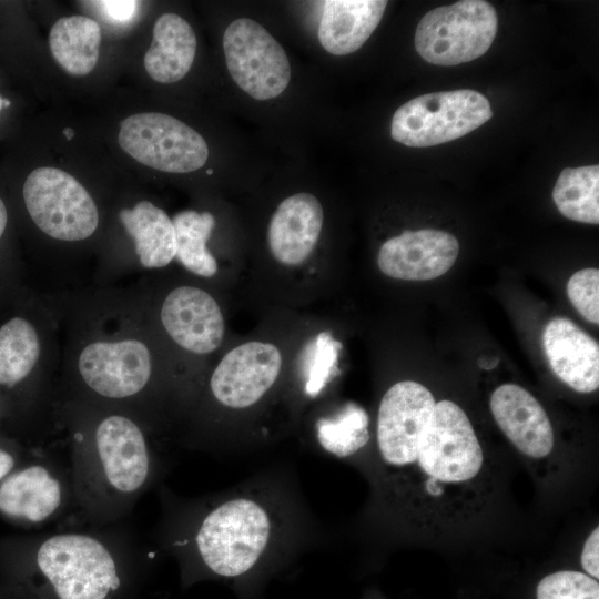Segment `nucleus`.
I'll return each mask as SVG.
<instances>
[{"mask_svg": "<svg viewBox=\"0 0 599 599\" xmlns=\"http://www.w3.org/2000/svg\"><path fill=\"white\" fill-rule=\"evenodd\" d=\"M324 539L294 469L276 464L223 494L199 521L193 545L203 570L236 599H264L268 583Z\"/></svg>", "mask_w": 599, "mask_h": 599, "instance_id": "f257e3e1", "label": "nucleus"}, {"mask_svg": "<svg viewBox=\"0 0 599 599\" xmlns=\"http://www.w3.org/2000/svg\"><path fill=\"white\" fill-rule=\"evenodd\" d=\"M497 28V12L489 2L463 0L423 17L416 28L415 48L428 63L457 65L485 54Z\"/></svg>", "mask_w": 599, "mask_h": 599, "instance_id": "f03ea898", "label": "nucleus"}, {"mask_svg": "<svg viewBox=\"0 0 599 599\" xmlns=\"http://www.w3.org/2000/svg\"><path fill=\"white\" fill-rule=\"evenodd\" d=\"M491 116L488 99L477 91L428 93L409 100L395 111L390 135L407 146H432L461 138Z\"/></svg>", "mask_w": 599, "mask_h": 599, "instance_id": "7ed1b4c3", "label": "nucleus"}, {"mask_svg": "<svg viewBox=\"0 0 599 599\" xmlns=\"http://www.w3.org/2000/svg\"><path fill=\"white\" fill-rule=\"evenodd\" d=\"M37 562L59 599H106L120 585L112 556L88 536L49 538L39 548Z\"/></svg>", "mask_w": 599, "mask_h": 599, "instance_id": "20e7f679", "label": "nucleus"}, {"mask_svg": "<svg viewBox=\"0 0 599 599\" xmlns=\"http://www.w3.org/2000/svg\"><path fill=\"white\" fill-rule=\"evenodd\" d=\"M22 194L32 221L53 238L81 241L98 227L93 199L78 180L60 169L33 170L26 179Z\"/></svg>", "mask_w": 599, "mask_h": 599, "instance_id": "39448f33", "label": "nucleus"}, {"mask_svg": "<svg viewBox=\"0 0 599 599\" xmlns=\"http://www.w3.org/2000/svg\"><path fill=\"white\" fill-rule=\"evenodd\" d=\"M118 141L141 164L167 173L196 171L209 158L201 134L179 119L159 112L135 113L123 120Z\"/></svg>", "mask_w": 599, "mask_h": 599, "instance_id": "423d86ee", "label": "nucleus"}, {"mask_svg": "<svg viewBox=\"0 0 599 599\" xmlns=\"http://www.w3.org/2000/svg\"><path fill=\"white\" fill-rule=\"evenodd\" d=\"M223 49L233 81L253 99L270 100L287 88L288 58L258 22L246 18L231 22L223 34Z\"/></svg>", "mask_w": 599, "mask_h": 599, "instance_id": "0eeeda50", "label": "nucleus"}, {"mask_svg": "<svg viewBox=\"0 0 599 599\" xmlns=\"http://www.w3.org/2000/svg\"><path fill=\"white\" fill-rule=\"evenodd\" d=\"M483 450L465 412L454 402L435 404L419 444L416 461L428 476L444 483L474 478L483 466Z\"/></svg>", "mask_w": 599, "mask_h": 599, "instance_id": "6e6552de", "label": "nucleus"}, {"mask_svg": "<svg viewBox=\"0 0 599 599\" xmlns=\"http://www.w3.org/2000/svg\"><path fill=\"white\" fill-rule=\"evenodd\" d=\"M435 404L429 389L414 380L398 382L386 390L376 424V443L383 464L402 468L416 463Z\"/></svg>", "mask_w": 599, "mask_h": 599, "instance_id": "1a4fd4ad", "label": "nucleus"}, {"mask_svg": "<svg viewBox=\"0 0 599 599\" xmlns=\"http://www.w3.org/2000/svg\"><path fill=\"white\" fill-rule=\"evenodd\" d=\"M282 367L278 348L248 342L231 349L214 369L210 388L225 408L246 410L257 405L276 383Z\"/></svg>", "mask_w": 599, "mask_h": 599, "instance_id": "9d476101", "label": "nucleus"}, {"mask_svg": "<svg viewBox=\"0 0 599 599\" xmlns=\"http://www.w3.org/2000/svg\"><path fill=\"white\" fill-rule=\"evenodd\" d=\"M79 372L89 387L110 398L140 392L151 375L148 347L138 339L95 342L80 354Z\"/></svg>", "mask_w": 599, "mask_h": 599, "instance_id": "9b49d317", "label": "nucleus"}, {"mask_svg": "<svg viewBox=\"0 0 599 599\" xmlns=\"http://www.w3.org/2000/svg\"><path fill=\"white\" fill-rule=\"evenodd\" d=\"M459 253L457 238L445 231H404L379 248L377 264L387 276L405 281H427L445 274Z\"/></svg>", "mask_w": 599, "mask_h": 599, "instance_id": "f8f14e48", "label": "nucleus"}, {"mask_svg": "<svg viewBox=\"0 0 599 599\" xmlns=\"http://www.w3.org/2000/svg\"><path fill=\"white\" fill-rule=\"evenodd\" d=\"M161 319L181 347L196 354L216 349L224 336V318L215 300L193 286L173 290L164 300Z\"/></svg>", "mask_w": 599, "mask_h": 599, "instance_id": "ddd939ff", "label": "nucleus"}, {"mask_svg": "<svg viewBox=\"0 0 599 599\" xmlns=\"http://www.w3.org/2000/svg\"><path fill=\"white\" fill-rule=\"evenodd\" d=\"M491 414L507 438L525 455L544 458L554 447L550 420L540 403L524 387L504 384L490 397Z\"/></svg>", "mask_w": 599, "mask_h": 599, "instance_id": "4468645a", "label": "nucleus"}, {"mask_svg": "<svg viewBox=\"0 0 599 599\" xmlns=\"http://www.w3.org/2000/svg\"><path fill=\"white\" fill-rule=\"evenodd\" d=\"M542 346L556 376L579 393L599 387V345L566 317H555L542 333Z\"/></svg>", "mask_w": 599, "mask_h": 599, "instance_id": "2eb2a0df", "label": "nucleus"}, {"mask_svg": "<svg viewBox=\"0 0 599 599\" xmlns=\"http://www.w3.org/2000/svg\"><path fill=\"white\" fill-rule=\"evenodd\" d=\"M323 221V206L311 193L300 192L282 201L267 231L273 257L287 266L302 264L318 242Z\"/></svg>", "mask_w": 599, "mask_h": 599, "instance_id": "dca6fc26", "label": "nucleus"}, {"mask_svg": "<svg viewBox=\"0 0 599 599\" xmlns=\"http://www.w3.org/2000/svg\"><path fill=\"white\" fill-rule=\"evenodd\" d=\"M95 440L109 483L124 493L139 489L149 474V454L140 428L126 417L110 416L99 425Z\"/></svg>", "mask_w": 599, "mask_h": 599, "instance_id": "f3484780", "label": "nucleus"}, {"mask_svg": "<svg viewBox=\"0 0 599 599\" xmlns=\"http://www.w3.org/2000/svg\"><path fill=\"white\" fill-rule=\"evenodd\" d=\"M387 1L327 0L318 26L321 45L331 54L357 51L379 24Z\"/></svg>", "mask_w": 599, "mask_h": 599, "instance_id": "a211bd4d", "label": "nucleus"}, {"mask_svg": "<svg viewBox=\"0 0 599 599\" xmlns=\"http://www.w3.org/2000/svg\"><path fill=\"white\" fill-rule=\"evenodd\" d=\"M196 45V35L186 20L176 13L160 16L144 55L148 74L160 83L181 80L193 64Z\"/></svg>", "mask_w": 599, "mask_h": 599, "instance_id": "6ab92c4d", "label": "nucleus"}, {"mask_svg": "<svg viewBox=\"0 0 599 599\" xmlns=\"http://www.w3.org/2000/svg\"><path fill=\"white\" fill-rule=\"evenodd\" d=\"M60 501V485L42 466L18 471L0 486V510L11 517L42 521Z\"/></svg>", "mask_w": 599, "mask_h": 599, "instance_id": "aec40b11", "label": "nucleus"}, {"mask_svg": "<svg viewBox=\"0 0 599 599\" xmlns=\"http://www.w3.org/2000/svg\"><path fill=\"white\" fill-rule=\"evenodd\" d=\"M120 221L134 240L135 252L144 267H163L175 257L174 226L162 209L141 201L133 209H123Z\"/></svg>", "mask_w": 599, "mask_h": 599, "instance_id": "412c9836", "label": "nucleus"}, {"mask_svg": "<svg viewBox=\"0 0 599 599\" xmlns=\"http://www.w3.org/2000/svg\"><path fill=\"white\" fill-rule=\"evenodd\" d=\"M100 44V26L85 16L60 18L49 34V45L54 60L72 75H85L94 69Z\"/></svg>", "mask_w": 599, "mask_h": 599, "instance_id": "4be33fe9", "label": "nucleus"}, {"mask_svg": "<svg viewBox=\"0 0 599 599\" xmlns=\"http://www.w3.org/2000/svg\"><path fill=\"white\" fill-rule=\"evenodd\" d=\"M368 427L366 410L354 402H347L335 413L316 419L315 441L325 454L349 460L369 443Z\"/></svg>", "mask_w": 599, "mask_h": 599, "instance_id": "5701e85b", "label": "nucleus"}, {"mask_svg": "<svg viewBox=\"0 0 599 599\" xmlns=\"http://www.w3.org/2000/svg\"><path fill=\"white\" fill-rule=\"evenodd\" d=\"M552 200L567 219L599 223V166L566 167L552 190Z\"/></svg>", "mask_w": 599, "mask_h": 599, "instance_id": "b1692460", "label": "nucleus"}, {"mask_svg": "<svg viewBox=\"0 0 599 599\" xmlns=\"http://www.w3.org/2000/svg\"><path fill=\"white\" fill-rule=\"evenodd\" d=\"M177 261L190 272L211 277L217 272V263L206 247V242L215 226V219L210 212L199 213L193 210L181 211L172 220Z\"/></svg>", "mask_w": 599, "mask_h": 599, "instance_id": "393cba45", "label": "nucleus"}, {"mask_svg": "<svg viewBox=\"0 0 599 599\" xmlns=\"http://www.w3.org/2000/svg\"><path fill=\"white\" fill-rule=\"evenodd\" d=\"M40 355L33 325L13 317L0 327V385L12 386L26 378Z\"/></svg>", "mask_w": 599, "mask_h": 599, "instance_id": "a878e982", "label": "nucleus"}, {"mask_svg": "<svg viewBox=\"0 0 599 599\" xmlns=\"http://www.w3.org/2000/svg\"><path fill=\"white\" fill-rule=\"evenodd\" d=\"M341 348V343L328 332L319 333L306 345L302 356V374L307 397L319 396L334 378Z\"/></svg>", "mask_w": 599, "mask_h": 599, "instance_id": "bb28decb", "label": "nucleus"}, {"mask_svg": "<svg viewBox=\"0 0 599 599\" xmlns=\"http://www.w3.org/2000/svg\"><path fill=\"white\" fill-rule=\"evenodd\" d=\"M536 599H599V582L585 572L558 570L542 577L536 586Z\"/></svg>", "mask_w": 599, "mask_h": 599, "instance_id": "cd10ccee", "label": "nucleus"}, {"mask_svg": "<svg viewBox=\"0 0 599 599\" xmlns=\"http://www.w3.org/2000/svg\"><path fill=\"white\" fill-rule=\"evenodd\" d=\"M567 295L573 307L590 323H599V270L583 268L571 275Z\"/></svg>", "mask_w": 599, "mask_h": 599, "instance_id": "c85d7f7f", "label": "nucleus"}, {"mask_svg": "<svg viewBox=\"0 0 599 599\" xmlns=\"http://www.w3.org/2000/svg\"><path fill=\"white\" fill-rule=\"evenodd\" d=\"M105 17L115 23L129 22L138 11L140 2L133 0L95 1Z\"/></svg>", "mask_w": 599, "mask_h": 599, "instance_id": "c756f323", "label": "nucleus"}, {"mask_svg": "<svg viewBox=\"0 0 599 599\" xmlns=\"http://www.w3.org/2000/svg\"><path fill=\"white\" fill-rule=\"evenodd\" d=\"M583 572L599 579V528L596 527L583 544L581 557Z\"/></svg>", "mask_w": 599, "mask_h": 599, "instance_id": "7c9ffc66", "label": "nucleus"}, {"mask_svg": "<svg viewBox=\"0 0 599 599\" xmlns=\"http://www.w3.org/2000/svg\"><path fill=\"white\" fill-rule=\"evenodd\" d=\"M14 460L11 455L0 449V479L3 478L13 467Z\"/></svg>", "mask_w": 599, "mask_h": 599, "instance_id": "2f4dec72", "label": "nucleus"}, {"mask_svg": "<svg viewBox=\"0 0 599 599\" xmlns=\"http://www.w3.org/2000/svg\"><path fill=\"white\" fill-rule=\"evenodd\" d=\"M8 222V213L3 201L0 197V238L3 235Z\"/></svg>", "mask_w": 599, "mask_h": 599, "instance_id": "473e14b6", "label": "nucleus"}, {"mask_svg": "<svg viewBox=\"0 0 599 599\" xmlns=\"http://www.w3.org/2000/svg\"><path fill=\"white\" fill-rule=\"evenodd\" d=\"M63 134L67 138V140L70 141L74 135V131L71 128H65L63 130Z\"/></svg>", "mask_w": 599, "mask_h": 599, "instance_id": "72a5a7b5", "label": "nucleus"}, {"mask_svg": "<svg viewBox=\"0 0 599 599\" xmlns=\"http://www.w3.org/2000/svg\"><path fill=\"white\" fill-rule=\"evenodd\" d=\"M10 104H11V103H10V101H9L8 99H3V106H4V108L10 106Z\"/></svg>", "mask_w": 599, "mask_h": 599, "instance_id": "f704fd0d", "label": "nucleus"}, {"mask_svg": "<svg viewBox=\"0 0 599 599\" xmlns=\"http://www.w3.org/2000/svg\"><path fill=\"white\" fill-rule=\"evenodd\" d=\"M3 108V99L0 97V111L2 110Z\"/></svg>", "mask_w": 599, "mask_h": 599, "instance_id": "c9c22d12", "label": "nucleus"}]
</instances>
